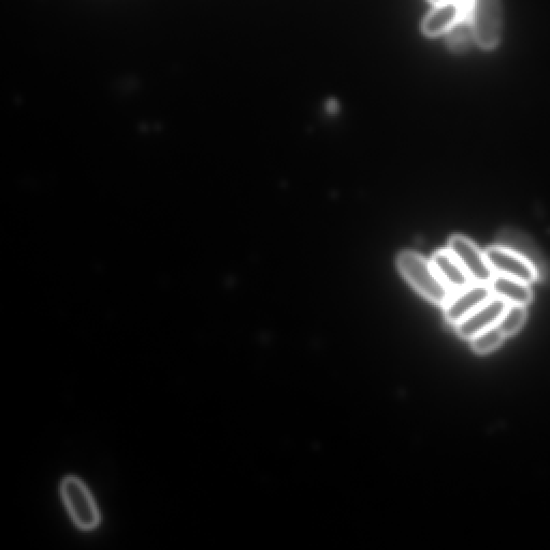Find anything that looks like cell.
Returning a JSON list of instances; mask_svg holds the SVG:
<instances>
[{"mask_svg":"<svg viewBox=\"0 0 550 550\" xmlns=\"http://www.w3.org/2000/svg\"><path fill=\"white\" fill-rule=\"evenodd\" d=\"M531 284L495 275L489 286L494 297L500 298L508 305L528 306L532 301Z\"/></svg>","mask_w":550,"mask_h":550,"instance_id":"11","label":"cell"},{"mask_svg":"<svg viewBox=\"0 0 550 550\" xmlns=\"http://www.w3.org/2000/svg\"><path fill=\"white\" fill-rule=\"evenodd\" d=\"M431 263L452 294L473 284L465 268L450 250L438 251L432 256Z\"/></svg>","mask_w":550,"mask_h":550,"instance_id":"9","label":"cell"},{"mask_svg":"<svg viewBox=\"0 0 550 550\" xmlns=\"http://www.w3.org/2000/svg\"><path fill=\"white\" fill-rule=\"evenodd\" d=\"M504 339V335L496 325L481 331L480 334L474 336L470 341L472 349L476 354L487 355L497 350Z\"/></svg>","mask_w":550,"mask_h":550,"instance_id":"14","label":"cell"},{"mask_svg":"<svg viewBox=\"0 0 550 550\" xmlns=\"http://www.w3.org/2000/svg\"><path fill=\"white\" fill-rule=\"evenodd\" d=\"M429 2L432 3L434 6H436L446 2V0H429Z\"/></svg>","mask_w":550,"mask_h":550,"instance_id":"16","label":"cell"},{"mask_svg":"<svg viewBox=\"0 0 550 550\" xmlns=\"http://www.w3.org/2000/svg\"><path fill=\"white\" fill-rule=\"evenodd\" d=\"M498 245L523 256L537 270L539 280L548 274L547 264L532 240L514 229H504L498 238Z\"/></svg>","mask_w":550,"mask_h":550,"instance_id":"10","label":"cell"},{"mask_svg":"<svg viewBox=\"0 0 550 550\" xmlns=\"http://www.w3.org/2000/svg\"><path fill=\"white\" fill-rule=\"evenodd\" d=\"M527 307L509 305L500 318L498 327L505 338L512 337L524 327L527 321Z\"/></svg>","mask_w":550,"mask_h":550,"instance_id":"13","label":"cell"},{"mask_svg":"<svg viewBox=\"0 0 550 550\" xmlns=\"http://www.w3.org/2000/svg\"><path fill=\"white\" fill-rule=\"evenodd\" d=\"M397 266L402 277L415 291L434 305L444 307L452 293L443 283L431 260L421 254L405 251L399 254Z\"/></svg>","mask_w":550,"mask_h":550,"instance_id":"1","label":"cell"},{"mask_svg":"<svg viewBox=\"0 0 550 550\" xmlns=\"http://www.w3.org/2000/svg\"><path fill=\"white\" fill-rule=\"evenodd\" d=\"M468 12L476 45L486 51L496 49L502 37L501 0H470Z\"/></svg>","mask_w":550,"mask_h":550,"instance_id":"2","label":"cell"},{"mask_svg":"<svg viewBox=\"0 0 550 550\" xmlns=\"http://www.w3.org/2000/svg\"><path fill=\"white\" fill-rule=\"evenodd\" d=\"M448 47L454 52H463L476 45L473 26L469 17V12L465 13L458 23L446 34Z\"/></svg>","mask_w":550,"mask_h":550,"instance_id":"12","label":"cell"},{"mask_svg":"<svg viewBox=\"0 0 550 550\" xmlns=\"http://www.w3.org/2000/svg\"><path fill=\"white\" fill-rule=\"evenodd\" d=\"M492 297L494 295L487 284L473 283L461 289V291L452 294L444 306L446 321L456 326Z\"/></svg>","mask_w":550,"mask_h":550,"instance_id":"6","label":"cell"},{"mask_svg":"<svg viewBox=\"0 0 550 550\" xmlns=\"http://www.w3.org/2000/svg\"><path fill=\"white\" fill-rule=\"evenodd\" d=\"M508 303L500 298L492 297L482 307L471 313L465 320L455 326L457 334L462 339L471 340L481 331L498 325Z\"/></svg>","mask_w":550,"mask_h":550,"instance_id":"7","label":"cell"},{"mask_svg":"<svg viewBox=\"0 0 550 550\" xmlns=\"http://www.w3.org/2000/svg\"><path fill=\"white\" fill-rule=\"evenodd\" d=\"M450 250L473 281V283L489 285L495 277L486 254L472 240L465 236L455 235L448 242Z\"/></svg>","mask_w":550,"mask_h":550,"instance_id":"4","label":"cell"},{"mask_svg":"<svg viewBox=\"0 0 550 550\" xmlns=\"http://www.w3.org/2000/svg\"><path fill=\"white\" fill-rule=\"evenodd\" d=\"M489 266L495 275L532 284L539 280L537 270L526 258L501 245L490 246L485 251Z\"/></svg>","mask_w":550,"mask_h":550,"instance_id":"5","label":"cell"},{"mask_svg":"<svg viewBox=\"0 0 550 550\" xmlns=\"http://www.w3.org/2000/svg\"><path fill=\"white\" fill-rule=\"evenodd\" d=\"M453 2L457 3L462 8L469 9L470 0H453Z\"/></svg>","mask_w":550,"mask_h":550,"instance_id":"15","label":"cell"},{"mask_svg":"<svg viewBox=\"0 0 550 550\" xmlns=\"http://www.w3.org/2000/svg\"><path fill=\"white\" fill-rule=\"evenodd\" d=\"M467 11L453 0H446V2L434 6L427 14L422 24V31L425 36L430 38L446 35L465 16Z\"/></svg>","mask_w":550,"mask_h":550,"instance_id":"8","label":"cell"},{"mask_svg":"<svg viewBox=\"0 0 550 550\" xmlns=\"http://www.w3.org/2000/svg\"><path fill=\"white\" fill-rule=\"evenodd\" d=\"M62 496L75 524L82 530L95 529L100 520L97 505L90 490L77 477H67L62 484Z\"/></svg>","mask_w":550,"mask_h":550,"instance_id":"3","label":"cell"}]
</instances>
